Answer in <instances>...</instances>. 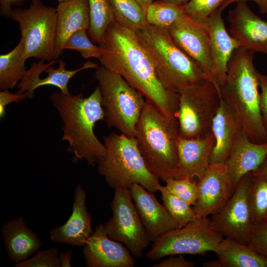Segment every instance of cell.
Instances as JSON below:
<instances>
[{
  "mask_svg": "<svg viewBox=\"0 0 267 267\" xmlns=\"http://www.w3.org/2000/svg\"><path fill=\"white\" fill-rule=\"evenodd\" d=\"M98 45L101 49L99 59L101 65L122 77L164 114L176 117L179 93L168 90L162 84L135 32L114 21Z\"/></svg>",
  "mask_w": 267,
  "mask_h": 267,
  "instance_id": "cell-1",
  "label": "cell"
},
{
  "mask_svg": "<svg viewBox=\"0 0 267 267\" xmlns=\"http://www.w3.org/2000/svg\"><path fill=\"white\" fill-rule=\"evenodd\" d=\"M63 122L62 140L68 142L67 150L74 154L72 161L85 159L94 166L104 157L106 149L94 132L97 122L104 120L102 95L98 86L88 97L53 92L50 96Z\"/></svg>",
  "mask_w": 267,
  "mask_h": 267,
  "instance_id": "cell-2",
  "label": "cell"
},
{
  "mask_svg": "<svg viewBox=\"0 0 267 267\" xmlns=\"http://www.w3.org/2000/svg\"><path fill=\"white\" fill-rule=\"evenodd\" d=\"M254 54L241 47L234 51L220 93L234 113L239 130L261 143L267 142V131L260 108L259 73L254 65Z\"/></svg>",
  "mask_w": 267,
  "mask_h": 267,
  "instance_id": "cell-3",
  "label": "cell"
},
{
  "mask_svg": "<svg viewBox=\"0 0 267 267\" xmlns=\"http://www.w3.org/2000/svg\"><path fill=\"white\" fill-rule=\"evenodd\" d=\"M179 136L177 117L165 115L146 100L136 126L135 138L147 168L163 181L175 178Z\"/></svg>",
  "mask_w": 267,
  "mask_h": 267,
  "instance_id": "cell-4",
  "label": "cell"
},
{
  "mask_svg": "<svg viewBox=\"0 0 267 267\" xmlns=\"http://www.w3.org/2000/svg\"><path fill=\"white\" fill-rule=\"evenodd\" d=\"M135 33L150 57L159 80L168 90L178 93L188 87L211 81L174 43L167 29L147 24Z\"/></svg>",
  "mask_w": 267,
  "mask_h": 267,
  "instance_id": "cell-5",
  "label": "cell"
},
{
  "mask_svg": "<svg viewBox=\"0 0 267 267\" xmlns=\"http://www.w3.org/2000/svg\"><path fill=\"white\" fill-rule=\"evenodd\" d=\"M103 140L106 152L97 170L109 186L129 189L136 183L151 192L158 191L159 179L147 168L135 137L113 132Z\"/></svg>",
  "mask_w": 267,
  "mask_h": 267,
  "instance_id": "cell-6",
  "label": "cell"
},
{
  "mask_svg": "<svg viewBox=\"0 0 267 267\" xmlns=\"http://www.w3.org/2000/svg\"><path fill=\"white\" fill-rule=\"evenodd\" d=\"M94 75L101 93L104 120L107 126L135 137L145 97L122 77L102 65L96 68Z\"/></svg>",
  "mask_w": 267,
  "mask_h": 267,
  "instance_id": "cell-7",
  "label": "cell"
},
{
  "mask_svg": "<svg viewBox=\"0 0 267 267\" xmlns=\"http://www.w3.org/2000/svg\"><path fill=\"white\" fill-rule=\"evenodd\" d=\"M9 18L19 24L24 57L49 62L54 60L56 37V8L41 0H31L28 8L12 9Z\"/></svg>",
  "mask_w": 267,
  "mask_h": 267,
  "instance_id": "cell-8",
  "label": "cell"
},
{
  "mask_svg": "<svg viewBox=\"0 0 267 267\" xmlns=\"http://www.w3.org/2000/svg\"><path fill=\"white\" fill-rule=\"evenodd\" d=\"M178 119L179 136L186 138L205 137L212 133L213 119L220 106V90L210 81L178 92Z\"/></svg>",
  "mask_w": 267,
  "mask_h": 267,
  "instance_id": "cell-9",
  "label": "cell"
},
{
  "mask_svg": "<svg viewBox=\"0 0 267 267\" xmlns=\"http://www.w3.org/2000/svg\"><path fill=\"white\" fill-rule=\"evenodd\" d=\"M223 238L211 226L208 218H198L153 241L146 256L148 259L156 261L171 255L215 252Z\"/></svg>",
  "mask_w": 267,
  "mask_h": 267,
  "instance_id": "cell-10",
  "label": "cell"
},
{
  "mask_svg": "<svg viewBox=\"0 0 267 267\" xmlns=\"http://www.w3.org/2000/svg\"><path fill=\"white\" fill-rule=\"evenodd\" d=\"M111 203L112 217L104 226L109 237L123 243L136 258L150 241L141 222L129 189L117 187Z\"/></svg>",
  "mask_w": 267,
  "mask_h": 267,
  "instance_id": "cell-11",
  "label": "cell"
},
{
  "mask_svg": "<svg viewBox=\"0 0 267 267\" xmlns=\"http://www.w3.org/2000/svg\"><path fill=\"white\" fill-rule=\"evenodd\" d=\"M251 178V173L244 176L223 207L209 218L211 226L223 237L245 245L254 226L248 196Z\"/></svg>",
  "mask_w": 267,
  "mask_h": 267,
  "instance_id": "cell-12",
  "label": "cell"
},
{
  "mask_svg": "<svg viewBox=\"0 0 267 267\" xmlns=\"http://www.w3.org/2000/svg\"><path fill=\"white\" fill-rule=\"evenodd\" d=\"M167 31L174 43L197 64L219 89L213 75L209 38L205 27L185 14Z\"/></svg>",
  "mask_w": 267,
  "mask_h": 267,
  "instance_id": "cell-13",
  "label": "cell"
},
{
  "mask_svg": "<svg viewBox=\"0 0 267 267\" xmlns=\"http://www.w3.org/2000/svg\"><path fill=\"white\" fill-rule=\"evenodd\" d=\"M197 183L198 197L192 209L197 218L218 212L233 192L224 163L210 164Z\"/></svg>",
  "mask_w": 267,
  "mask_h": 267,
  "instance_id": "cell-14",
  "label": "cell"
},
{
  "mask_svg": "<svg viewBox=\"0 0 267 267\" xmlns=\"http://www.w3.org/2000/svg\"><path fill=\"white\" fill-rule=\"evenodd\" d=\"M228 31L240 47L267 54V21L256 15L247 1L236 2L227 16Z\"/></svg>",
  "mask_w": 267,
  "mask_h": 267,
  "instance_id": "cell-15",
  "label": "cell"
},
{
  "mask_svg": "<svg viewBox=\"0 0 267 267\" xmlns=\"http://www.w3.org/2000/svg\"><path fill=\"white\" fill-rule=\"evenodd\" d=\"M55 63V59L46 63L43 60L33 62L30 68L26 70L17 86L18 90L16 93L22 94L26 92L28 98L31 99L34 96L35 91L38 88L44 86H52L58 88L61 92L68 94L70 92L68 85L71 78L82 70L96 68L98 67L96 64L89 61L79 68L67 70L66 68V64L62 59L59 61L57 68L52 66Z\"/></svg>",
  "mask_w": 267,
  "mask_h": 267,
  "instance_id": "cell-16",
  "label": "cell"
},
{
  "mask_svg": "<svg viewBox=\"0 0 267 267\" xmlns=\"http://www.w3.org/2000/svg\"><path fill=\"white\" fill-rule=\"evenodd\" d=\"M88 267H134V257L122 243L110 238L104 224L99 223L84 246Z\"/></svg>",
  "mask_w": 267,
  "mask_h": 267,
  "instance_id": "cell-17",
  "label": "cell"
},
{
  "mask_svg": "<svg viewBox=\"0 0 267 267\" xmlns=\"http://www.w3.org/2000/svg\"><path fill=\"white\" fill-rule=\"evenodd\" d=\"M222 11L219 7L200 23L208 33L213 75L219 89L226 79L228 62L234 51L240 47L226 30Z\"/></svg>",
  "mask_w": 267,
  "mask_h": 267,
  "instance_id": "cell-18",
  "label": "cell"
},
{
  "mask_svg": "<svg viewBox=\"0 0 267 267\" xmlns=\"http://www.w3.org/2000/svg\"><path fill=\"white\" fill-rule=\"evenodd\" d=\"M129 190L150 242L168 231L178 228L176 222L164 205L158 202L153 193L136 183L133 184Z\"/></svg>",
  "mask_w": 267,
  "mask_h": 267,
  "instance_id": "cell-19",
  "label": "cell"
},
{
  "mask_svg": "<svg viewBox=\"0 0 267 267\" xmlns=\"http://www.w3.org/2000/svg\"><path fill=\"white\" fill-rule=\"evenodd\" d=\"M87 195L81 184L75 189L72 212L65 223L49 230L48 234L55 243L84 246L92 234L91 217L87 210Z\"/></svg>",
  "mask_w": 267,
  "mask_h": 267,
  "instance_id": "cell-20",
  "label": "cell"
},
{
  "mask_svg": "<svg viewBox=\"0 0 267 267\" xmlns=\"http://www.w3.org/2000/svg\"><path fill=\"white\" fill-rule=\"evenodd\" d=\"M267 154V142H253L238 131L224 163L233 191L244 176L259 167Z\"/></svg>",
  "mask_w": 267,
  "mask_h": 267,
  "instance_id": "cell-21",
  "label": "cell"
},
{
  "mask_svg": "<svg viewBox=\"0 0 267 267\" xmlns=\"http://www.w3.org/2000/svg\"><path fill=\"white\" fill-rule=\"evenodd\" d=\"M213 133L198 138L180 136L178 141V166L175 178L200 179L210 165V156L215 145Z\"/></svg>",
  "mask_w": 267,
  "mask_h": 267,
  "instance_id": "cell-22",
  "label": "cell"
},
{
  "mask_svg": "<svg viewBox=\"0 0 267 267\" xmlns=\"http://www.w3.org/2000/svg\"><path fill=\"white\" fill-rule=\"evenodd\" d=\"M56 10L55 60L62 54L68 39L79 30H88L89 24L88 0H68L59 2Z\"/></svg>",
  "mask_w": 267,
  "mask_h": 267,
  "instance_id": "cell-23",
  "label": "cell"
},
{
  "mask_svg": "<svg viewBox=\"0 0 267 267\" xmlns=\"http://www.w3.org/2000/svg\"><path fill=\"white\" fill-rule=\"evenodd\" d=\"M20 217L7 221L0 230L8 258L15 263L28 259L42 246L38 235Z\"/></svg>",
  "mask_w": 267,
  "mask_h": 267,
  "instance_id": "cell-24",
  "label": "cell"
},
{
  "mask_svg": "<svg viewBox=\"0 0 267 267\" xmlns=\"http://www.w3.org/2000/svg\"><path fill=\"white\" fill-rule=\"evenodd\" d=\"M212 131L215 143L210 164L225 163L239 129L234 113L222 97L213 121Z\"/></svg>",
  "mask_w": 267,
  "mask_h": 267,
  "instance_id": "cell-25",
  "label": "cell"
},
{
  "mask_svg": "<svg viewBox=\"0 0 267 267\" xmlns=\"http://www.w3.org/2000/svg\"><path fill=\"white\" fill-rule=\"evenodd\" d=\"M214 253L217 267H267V258L229 238L223 237Z\"/></svg>",
  "mask_w": 267,
  "mask_h": 267,
  "instance_id": "cell-26",
  "label": "cell"
},
{
  "mask_svg": "<svg viewBox=\"0 0 267 267\" xmlns=\"http://www.w3.org/2000/svg\"><path fill=\"white\" fill-rule=\"evenodd\" d=\"M24 44L20 40L10 52L0 55V89H13L26 71Z\"/></svg>",
  "mask_w": 267,
  "mask_h": 267,
  "instance_id": "cell-27",
  "label": "cell"
},
{
  "mask_svg": "<svg viewBox=\"0 0 267 267\" xmlns=\"http://www.w3.org/2000/svg\"><path fill=\"white\" fill-rule=\"evenodd\" d=\"M115 20L124 27L136 32L147 23L146 11L136 0H108Z\"/></svg>",
  "mask_w": 267,
  "mask_h": 267,
  "instance_id": "cell-28",
  "label": "cell"
},
{
  "mask_svg": "<svg viewBox=\"0 0 267 267\" xmlns=\"http://www.w3.org/2000/svg\"><path fill=\"white\" fill-rule=\"evenodd\" d=\"M89 24L88 33L93 43L99 44L109 25L115 21L108 0H88Z\"/></svg>",
  "mask_w": 267,
  "mask_h": 267,
  "instance_id": "cell-29",
  "label": "cell"
},
{
  "mask_svg": "<svg viewBox=\"0 0 267 267\" xmlns=\"http://www.w3.org/2000/svg\"><path fill=\"white\" fill-rule=\"evenodd\" d=\"M185 14L183 7L157 0L147 7L146 18L148 24L167 29Z\"/></svg>",
  "mask_w": 267,
  "mask_h": 267,
  "instance_id": "cell-30",
  "label": "cell"
},
{
  "mask_svg": "<svg viewBox=\"0 0 267 267\" xmlns=\"http://www.w3.org/2000/svg\"><path fill=\"white\" fill-rule=\"evenodd\" d=\"M248 196L254 225L267 222V179L252 174Z\"/></svg>",
  "mask_w": 267,
  "mask_h": 267,
  "instance_id": "cell-31",
  "label": "cell"
},
{
  "mask_svg": "<svg viewBox=\"0 0 267 267\" xmlns=\"http://www.w3.org/2000/svg\"><path fill=\"white\" fill-rule=\"evenodd\" d=\"M157 189L161 193L164 206L177 224L178 228L198 218L191 205L172 194L165 186L159 184Z\"/></svg>",
  "mask_w": 267,
  "mask_h": 267,
  "instance_id": "cell-32",
  "label": "cell"
},
{
  "mask_svg": "<svg viewBox=\"0 0 267 267\" xmlns=\"http://www.w3.org/2000/svg\"><path fill=\"white\" fill-rule=\"evenodd\" d=\"M64 50H77L85 59H100L101 49L94 44L89 37L88 30L81 29L73 34L67 41Z\"/></svg>",
  "mask_w": 267,
  "mask_h": 267,
  "instance_id": "cell-33",
  "label": "cell"
},
{
  "mask_svg": "<svg viewBox=\"0 0 267 267\" xmlns=\"http://www.w3.org/2000/svg\"><path fill=\"white\" fill-rule=\"evenodd\" d=\"M165 186L172 194L179 198L191 206L197 201L198 191L197 183L187 178L177 179L171 178L165 181Z\"/></svg>",
  "mask_w": 267,
  "mask_h": 267,
  "instance_id": "cell-34",
  "label": "cell"
},
{
  "mask_svg": "<svg viewBox=\"0 0 267 267\" xmlns=\"http://www.w3.org/2000/svg\"><path fill=\"white\" fill-rule=\"evenodd\" d=\"M225 0H191L183 7L186 15L201 23L210 16Z\"/></svg>",
  "mask_w": 267,
  "mask_h": 267,
  "instance_id": "cell-35",
  "label": "cell"
},
{
  "mask_svg": "<svg viewBox=\"0 0 267 267\" xmlns=\"http://www.w3.org/2000/svg\"><path fill=\"white\" fill-rule=\"evenodd\" d=\"M59 250L52 247L44 250H38L29 259L15 263V267H61Z\"/></svg>",
  "mask_w": 267,
  "mask_h": 267,
  "instance_id": "cell-36",
  "label": "cell"
},
{
  "mask_svg": "<svg viewBox=\"0 0 267 267\" xmlns=\"http://www.w3.org/2000/svg\"><path fill=\"white\" fill-rule=\"evenodd\" d=\"M247 245L259 254L267 258V222L254 225Z\"/></svg>",
  "mask_w": 267,
  "mask_h": 267,
  "instance_id": "cell-37",
  "label": "cell"
},
{
  "mask_svg": "<svg viewBox=\"0 0 267 267\" xmlns=\"http://www.w3.org/2000/svg\"><path fill=\"white\" fill-rule=\"evenodd\" d=\"M28 98L26 92L22 94H13L8 89L1 90L0 92V117L2 118L5 113V107L12 102H18Z\"/></svg>",
  "mask_w": 267,
  "mask_h": 267,
  "instance_id": "cell-38",
  "label": "cell"
},
{
  "mask_svg": "<svg viewBox=\"0 0 267 267\" xmlns=\"http://www.w3.org/2000/svg\"><path fill=\"white\" fill-rule=\"evenodd\" d=\"M260 92V108L262 119L267 131V75L259 73Z\"/></svg>",
  "mask_w": 267,
  "mask_h": 267,
  "instance_id": "cell-39",
  "label": "cell"
},
{
  "mask_svg": "<svg viewBox=\"0 0 267 267\" xmlns=\"http://www.w3.org/2000/svg\"><path fill=\"white\" fill-rule=\"evenodd\" d=\"M174 255L169 256V258L162 262L154 264L153 267H193V262L186 260L182 255L176 257Z\"/></svg>",
  "mask_w": 267,
  "mask_h": 267,
  "instance_id": "cell-40",
  "label": "cell"
},
{
  "mask_svg": "<svg viewBox=\"0 0 267 267\" xmlns=\"http://www.w3.org/2000/svg\"><path fill=\"white\" fill-rule=\"evenodd\" d=\"M26 0H0V11L1 15L8 17L12 10V6H19Z\"/></svg>",
  "mask_w": 267,
  "mask_h": 267,
  "instance_id": "cell-41",
  "label": "cell"
},
{
  "mask_svg": "<svg viewBox=\"0 0 267 267\" xmlns=\"http://www.w3.org/2000/svg\"><path fill=\"white\" fill-rule=\"evenodd\" d=\"M248 0H252L256 3L259 7L260 12L262 14H267V0H225L220 8L223 11L225 8L231 3L240 1H247Z\"/></svg>",
  "mask_w": 267,
  "mask_h": 267,
  "instance_id": "cell-42",
  "label": "cell"
},
{
  "mask_svg": "<svg viewBox=\"0 0 267 267\" xmlns=\"http://www.w3.org/2000/svg\"><path fill=\"white\" fill-rule=\"evenodd\" d=\"M251 174L255 177L267 179V154L259 167Z\"/></svg>",
  "mask_w": 267,
  "mask_h": 267,
  "instance_id": "cell-43",
  "label": "cell"
},
{
  "mask_svg": "<svg viewBox=\"0 0 267 267\" xmlns=\"http://www.w3.org/2000/svg\"><path fill=\"white\" fill-rule=\"evenodd\" d=\"M61 267H70L72 252L71 251H63L59 255Z\"/></svg>",
  "mask_w": 267,
  "mask_h": 267,
  "instance_id": "cell-44",
  "label": "cell"
},
{
  "mask_svg": "<svg viewBox=\"0 0 267 267\" xmlns=\"http://www.w3.org/2000/svg\"><path fill=\"white\" fill-rule=\"evenodd\" d=\"M165 2L178 7H184L191 0H161Z\"/></svg>",
  "mask_w": 267,
  "mask_h": 267,
  "instance_id": "cell-45",
  "label": "cell"
},
{
  "mask_svg": "<svg viewBox=\"0 0 267 267\" xmlns=\"http://www.w3.org/2000/svg\"><path fill=\"white\" fill-rule=\"evenodd\" d=\"M154 0H136L143 9L146 11L147 7L151 4Z\"/></svg>",
  "mask_w": 267,
  "mask_h": 267,
  "instance_id": "cell-46",
  "label": "cell"
},
{
  "mask_svg": "<svg viewBox=\"0 0 267 267\" xmlns=\"http://www.w3.org/2000/svg\"><path fill=\"white\" fill-rule=\"evenodd\" d=\"M58 2H61V1H66V0H57Z\"/></svg>",
  "mask_w": 267,
  "mask_h": 267,
  "instance_id": "cell-47",
  "label": "cell"
}]
</instances>
